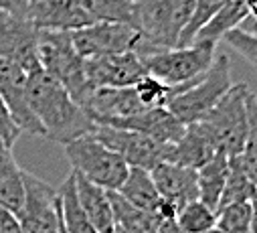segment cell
<instances>
[{"mask_svg": "<svg viewBox=\"0 0 257 233\" xmlns=\"http://www.w3.org/2000/svg\"><path fill=\"white\" fill-rule=\"evenodd\" d=\"M27 103L43 130V136L51 142L65 146L95 128L93 120L71 93L41 67L29 73Z\"/></svg>", "mask_w": 257, "mask_h": 233, "instance_id": "cell-1", "label": "cell"}, {"mask_svg": "<svg viewBox=\"0 0 257 233\" xmlns=\"http://www.w3.org/2000/svg\"><path fill=\"white\" fill-rule=\"evenodd\" d=\"M255 93L247 83H231L225 95L201 120L219 152L235 156L243 150L249 134L257 130Z\"/></svg>", "mask_w": 257, "mask_h": 233, "instance_id": "cell-2", "label": "cell"}, {"mask_svg": "<svg viewBox=\"0 0 257 233\" xmlns=\"http://www.w3.org/2000/svg\"><path fill=\"white\" fill-rule=\"evenodd\" d=\"M195 0H136L134 3V29L138 41L134 53L138 57L150 55L160 49H172L192 13Z\"/></svg>", "mask_w": 257, "mask_h": 233, "instance_id": "cell-3", "label": "cell"}, {"mask_svg": "<svg viewBox=\"0 0 257 233\" xmlns=\"http://www.w3.org/2000/svg\"><path fill=\"white\" fill-rule=\"evenodd\" d=\"M37 55L41 69L57 79L83 107L91 89L83 71V57L75 51L69 31H39Z\"/></svg>", "mask_w": 257, "mask_h": 233, "instance_id": "cell-4", "label": "cell"}, {"mask_svg": "<svg viewBox=\"0 0 257 233\" xmlns=\"http://www.w3.org/2000/svg\"><path fill=\"white\" fill-rule=\"evenodd\" d=\"M229 87H231V61L225 53H215V59L211 67L205 71V75L182 87L166 103V107L184 126L192 122H201Z\"/></svg>", "mask_w": 257, "mask_h": 233, "instance_id": "cell-5", "label": "cell"}, {"mask_svg": "<svg viewBox=\"0 0 257 233\" xmlns=\"http://www.w3.org/2000/svg\"><path fill=\"white\" fill-rule=\"evenodd\" d=\"M217 45L219 43L213 41H192L186 47L160 49L140 59L146 67V73L168 85H184L205 75L215 59Z\"/></svg>", "mask_w": 257, "mask_h": 233, "instance_id": "cell-6", "label": "cell"}, {"mask_svg": "<svg viewBox=\"0 0 257 233\" xmlns=\"http://www.w3.org/2000/svg\"><path fill=\"white\" fill-rule=\"evenodd\" d=\"M65 154L75 172L105 191H117L130 170L117 152L99 142L91 132L65 144Z\"/></svg>", "mask_w": 257, "mask_h": 233, "instance_id": "cell-7", "label": "cell"}, {"mask_svg": "<svg viewBox=\"0 0 257 233\" xmlns=\"http://www.w3.org/2000/svg\"><path fill=\"white\" fill-rule=\"evenodd\" d=\"M91 134L103 142L107 148L117 152L127 166L152 170L156 164L168 160L170 144L158 142L150 136H144L134 130H123V128H111V126H97L91 130Z\"/></svg>", "mask_w": 257, "mask_h": 233, "instance_id": "cell-8", "label": "cell"}, {"mask_svg": "<svg viewBox=\"0 0 257 233\" xmlns=\"http://www.w3.org/2000/svg\"><path fill=\"white\" fill-rule=\"evenodd\" d=\"M69 37L75 51L87 59L132 51L138 41V31L127 23H89L69 31Z\"/></svg>", "mask_w": 257, "mask_h": 233, "instance_id": "cell-9", "label": "cell"}, {"mask_svg": "<svg viewBox=\"0 0 257 233\" xmlns=\"http://www.w3.org/2000/svg\"><path fill=\"white\" fill-rule=\"evenodd\" d=\"M23 233H57L59 203L57 191L25 170V201L17 213Z\"/></svg>", "mask_w": 257, "mask_h": 233, "instance_id": "cell-10", "label": "cell"}, {"mask_svg": "<svg viewBox=\"0 0 257 233\" xmlns=\"http://www.w3.org/2000/svg\"><path fill=\"white\" fill-rule=\"evenodd\" d=\"M83 71L91 91L99 87H130L146 75V67L134 51L87 57L83 59Z\"/></svg>", "mask_w": 257, "mask_h": 233, "instance_id": "cell-11", "label": "cell"}, {"mask_svg": "<svg viewBox=\"0 0 257 233\" xmlns=\"http://www.w3.org/2000/svg\"><path fill=\"white\" fill-rule=\"evenodd\" d=\"M13 11L39 31H73L91 23L77 0H15Z\"/></svg>", "mask_w": 257, "mask_h": 233, "instance_id": "cell-12", "label": "cell"}, {"mask_svg": "<svg viewBox=\"0 0 257 233\" xmlns=\"http://www.w3.org/2000/svg\"><path fill=\"white\" fill-rule=\"evenodd\" d=\"M39 29L17 11H0V55L19 63L27 73L39 69Z\"/></svg>", "mask_w": 257, "mask_h": 233, "instance_id": "cell-13", "label": "cell"}, {"mask_svg": "<svg viewBox=\"0 0 257 233\" xmlns=\"http://www.w3.org/2000/svg\"><path fill=\"white\" fill-rule=\"evenodd\" d=\"M27 81L29 73L13 59L0 55V95L7 101L15 122L23 132L43 136V130L27 103Z\"/></svg>", "mask_w": 257, "mask_h": 233, "instance_id": "cell-14", "label": "cell"}, {"mask_svg": "<svg viewBox=\"0 0 257 233\" xmlns=\"http://www.w3.org/2000/svg\"><path fill=\"white\" fill-rule=\"evenodd\" d=\"M150 177L160 199L172 203L176 209H182L186 203L199 199L197 170L176 162H160L150 170Z\"/></svg>", "mask_w": 257, "mask_h": 233, "instance_id": "cell-15", "label": "cell"}, {"mask_svg": "<svg viewBox=\"0 0 257 233\" xmlns=\"http://www.w3.org/2000/svg\"><path fill=\"white\" fill-rule=\"evenodd\" d=\"M109 126L111 128H123V130H134V132H140V134L150 136V138L164 142V144H174L184 130V124L168 107H148L140 113L117 120Z\"/></svg>", "mask_w": 257, "mask_h": 233, "instance_id": "cell-16", "label": "cell"}, {"mask_svg": "<svg viewBox=\"0 0 257 233\" xmlns=\"http://www.w3.org/2000/svg\"><path fill=\"white\" fill-rule=\"evenodd\" d=\"M215 152H217V146L209 136V132L205 130V126L201 122H192V124H186L180 138L174 144H170L168 162H176L197 170L205 162H209Z\"/></svg>", "mask_w": 257, "mask_h": 233, "instance_id": "cell-17", "label": "cell"}, {"mask_svg": "<svg viewBox=\"0 0 257 233\" xmlns=\"http://www.w3.org/2000/svg\"><path fill=\"white\" fill-rule=\"evenodd\" d=\"M73 179H75L77 201H79L83 213L87 215V219L91 221V225L95 227V231L97 233H111L115 229V225H113V213H111L107 191L93 185L91 181H87L85 177H81V174L75 170H73Z\"/></svg>", "mask_w": 257, "mask_h": 233, "instance_id": "cell-18", "label": "cell"}, {"mask_svg": "<svg viewBox=\"0 0 257 233\" xmlns=\"http://www.w3.org/2000/svg\"><path fill=\"white\" fill-rule=\"evenodd\" d=\"M25 201V170L13 154V146L0 140V207L19 213Z\"/></svg>", "mask_w": 257, "mask_h": 233, "instance_id": "cell-19", "label": "cell"}, {"mask_svg": "<svg viewBox=\"0 0 257 233\" xmlns=\"http://www.w3.org/2000/svg\"><path fill=\"white\" fill-rule=\"evenodd\" d=\"M111 213H113V225L121 233H156L160 217L154 211L140 209L125 201L117 191H107Z\"/></svg>", "mask_w": 257, "mask_h": 233, "instance_id": "cell-20", "label": "cell"}, {"mask_svg": "<svg viewBox=\"0 0 257 233\" xmlns=\"http://www.w3.org/2000/svg\"><path fill=\"white\" fill-rule=\"evenodd\" d=\"M227 168H229V156L223 152H215L209 162H205L201 168H197V187H199V201L209 205L217 211L219 199L227 181Z\"/></svg>", "mask_w": 257, "mask_h": 233, "instance_id": "cell-21", "label": "cell"}, {"mask_svg": "<svg viewBox=\"0 0 257 233\" xmlns=\"http://www.w3.org/2000/svg\"><path fill=\"white\" fill-rule=\"evenodd\" d=\"M247 17H255V11L247 5V0H227V3L219 9V13L197 33L195 41H213L219 43L221 37L239 27Z\"/></svg>", "mask_w": 257, "mask_h": 233, "instance_id": "cell-22", "label": "cell"}, {"mask_svg": "<svg viewBox=\"0 0 257 233\" xmlns=\"http://www.w3.org/2000/svg\"><path fill=\"white\" fill-rule=\"evenodd\" d=\"M57 203H59V213H61V223L65 233H97L87 215L83 213L77 193H75V179L73 170L69 177L63 181L61 189L57 191Z\"/></svg>", "mask_w": 257, "mask_h": 233, "instance_id": "cell-23", "label": "cell"}, {"mask_svg": "<svg viewBox=\"0 0 257 233\" xmlns=\"http://www.w3.org/2000/svg\"><path fill=\"white\" fill-rule=\"evenodd\" d=\"M117 193L125 201H130L132 205L156 213V205L160 201V195H158V191L154 187V181L150 177V170L130 166V170H127V174H125L123 183L119 185Z\"/></svg>", "mask_w": 257, "mask_h": 233, "instance_id": "cell-24", "label": "cell"}, {"mask_svg": "<svg viewBox=\"0 0 257 233\" xmlns=\"http://www.w3.org/2000/svg\"><path fill=\"white\" fill-rule=\"evenodd\" d=\"M237 201H255V179H251L247 170L243 168L239 156H229V168H227V181L219 199V207L237 203Z\"/></svg>", "mask_w": 257, "mask_h": 233, "instance_id": "cell-25", "label": "cell"}, {"mask_svg": "<svg viewBox=\"0 0 257 233\" xmlns=\"http://www.w3.org/2000/svg\"><path fill=\"white\" fill-rule=\"evenodd\" d=\"M91 23H127L134 27V3L130 0H77Z\"/></svg>", "mask_w": 257, "mask_h": 233, "instance_id": "cell-26", "label": "cell"}, {"mask_svg": "<svg viewBox=\"0 0 257 233\" xmlns=\"http://www.w3.org/2000/svg\"><path fill=\"white\" fill-rule=\"evenodd\" d=\"M199 79H201V77H199ZM195 81H197V79H195ZM188 83H192V81H188ZM188 83H184V85H168V83L160 81L158 77L146 73V75H142L132 87H134V91H136V95H138V99H140V103H142L144 107H166V103H168L182 87H186Z\"/></svg>", "mask_w": 257, "mask_h": 233, "instance_id": "cell-27", "label": "cell"}, {"mask_svg": "<svg viewBox=\"0 0 257 233\" xmlns=\"http://www.w3.org/2000/svg\"><path fill=\"white\" fill-rule=\"evenodd\" d=\"M225 233H245L255 229V203L253 201H237L217 209V223Z\"/></svg>", "mask_w": 257, "mask_h": 233, "instance_id": "cell-28", "label": "cell"}, {"mask_svg": "<svg viewBox=\"0 0 257 233\" xmlns=\"http://www.w3.org/2000/svg\"><path fill=\"white\" fill-rule=\"evenodd\" d=\"M174 221L178 223V227L184 233H205L211 227H215L217 211L211 209L209 205H205L203 201L195 199V201L186 203L182 209H178Z\"/></svg>", "mask_w": 257, "mask_h": 233, "instance_id": "cell-29", "label": "cell"}, {"mask_svg": "<svg viewBox=\"0 0 257 233\" xmlns=\"http://www.w3.org/2000/svg\"><path fill=\"white\" fill-rule=\"evenodd\" d=\"M227 3V0H195V5H192V13L178 37V43L176 47H186L195 41L197 33L219 13V9Z\"/></svg>", "mask_w": 257, "mask_h": 233, "instance_id": "cell-30", "label": "cell"}, {"mask_svg": "<svg viewBox=\"0 0 257 233\" xmlns=\"http://www.w3.org/2000/svg\"><path fill=\"white\" fill-rule=\"evenodd\" d=\"M221 41L227 47H231L233 51H237L249 65H255V61H257V39H255V33H247V31L235 27V29L227 31L221 37Z\"/></svg>", "mask_w": 257, "mask_h": 233, "instance_id": "cell-31", "label": "cell"}, {"mask_svg": "<svg viewBox=\"0 0 257 233\" xmlns=\"http://www.w3.org/2000/svg\"><path fill=\"white\" fill-rule=\"evenodd\" d=\"M21 134H23V130L15 122L7 101L3 99V95H0V140H3L5 144H9V146H15V142L19 140Z\"/></svg>", "mask_w": 257, "mask_h": 233, "instance_id": "cell-32", "label": "cell"}, {"mask_svg": "<svg viewBox=\"0 0 257 233\" xmlns=\"http://www.w3.org/2000/svg\"><path fill=\"white\" fill-rule=\"evenodd\" d=\"M0 233H23L15 213L0 207Z\"/></svg>", "mask_w": 257, "mask_h": 233, "instance_id": "cell-33", "label": "cell"}, {"mask_svg": "<svg viewBox=\"0 0 257 233\" xmlns=\"http://www.w3.org/2000/svg\"><path fill=\"white\" fill-rule=\"evenodd\" d=\"M156 233H184V231L178 227V223L174 219H166V221H160L158 223Z\"/></svg>", "mask_w": 257, "mask_h": 233, "instance_id": "cell-34", "label": "cell"}, {"mask_svg": "<svg viewBox=\"0 0 257 233\" xmlns=\"http://www.w3.org/2000/svg\"><path fill=\"white\" fill-rule=\"evenodd\" d=\"M15 7V0H0V11H11Z\"/></svg>", "mask_w": 257, "mask_h": 233, "instance_id": "cell-35", "label": "cell"}, {"mask_svg": "<svg viewBox=\"0 0 257 233\" xmlns=\"http://www.w3.org/2000/svg\"><path fill=\"white\" fill-rule=\"evenodd\" d=\"M205 233H225V231H221L219 227H211L209 231H205Z\"/></svg>", "mask_w": 257, "mask_h": 233, "instance_id": "cell-36", "label": "cell"}, {"mask_svg": "<svg viewBox=\"0 0 257 233\" xmlns=\"http://www.w3.org/2000/svg\"><path fill=\"white\" fill-rule=\"evenodd\" d=\"M57 233H65V229H63V223H61V213H59V229H57Z\"/></svg>", "mask_w": 257, "mask_h": 233, "instance_id": "cell-37", "label": "cell"}, {"mask_svg": "<svg viewBox=\"0 0 257 233\" xmlns=\"http://www.w3.org/2000/svg\"><path fill=\"white\" fill-rule=\"evenodd\" d=\"M245 233H255V229H249V231H245Z\"/></svg>", "mask_w": 257, "mask_h": 233, "instance_id": "cell-38", "label": "cell"}, {"mask_svg": "<svg viewBox=\"0 0 257 233\" xmlns=\"http://www.w3.org/2000/svg\"><path fill=\"white\" fill-rule=\"evenodd\" d=\"M111 233H121V231H117V229H113V231H111Z\"/></svg>", "mask_w": 257, "mask_h": 233, "instance_id": "cell-39", "label": "cell"}, {"mask_svg": "<svg viewBox=\"0 0 257 233\" xmlns=\"http://www.w3.org/2000/svg\"><path fill=\"white\" fill-rule=\"evenodd\" d=\"M130 3H136V0H130Z\"/></svg>", "mask_w": 257, "mask_h": 233, "instance_id": "cell-40", "label": "cell"}]
</instances>
